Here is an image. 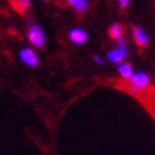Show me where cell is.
<instances>
[{
  "mask_svg": "<svg viewBox=\"0 0 155 155\" xmlns=\"http://www.w3.org/2000/svg\"><path fill=\"white\" fill-rule=\"evenodd\" d=\"M118 73H120V75L124 80H131V77L134 75L131 64H128V63H121L118 66Z\"/></svg>",
  "mask_w": 155,
  "mask_h": 155,
  "instance_id": "ba28073f",
  "label": "cell"
},
{
  "mask_svg": "<svg viewBox=\"0 0 155 155\" xmlns=\"http://www.w3.org/2000/svg\"><path fill=\"white\" fill-rule=\"evenodd\" d=\"M93 60H94L97 64H104V60L100 56H94V57H93Z\"/></svg>",
  "mask_w": 155,
  "mask_h": 155,
  "instance_id": "7c38bea8",
  "label": "cell"
},
{
  "mask_svg": "<svg viewBox=\"0 0 155 155\" xmlns=\"http://www.w3.org/2000/svg\"><path fill=\"white\" fill-rule=\"evenodd\" d=\"M19 56H20V60L23 61L24 64H27L30 67L38 66V57L31 48H23V50H20Z\"/></svg>",
  "mask_w": 155,
  "mask_h": 155,
  "instance_id": "7a4b0ae2",
  "label": "cell"
},
{
  "mask_svg": "<svg viewBox=\"0 0 155 155\" xmlns=\"http://www.w3.org/2000/svg\"><path fill=\"white\" fill-rule=\"evenodd\" d=\"M132 37H134V41L140 47H147L148 46V37H147V34L144 33V30L140 26H134L132 27Z\"/></svg>",
  "mask_w": 155,
  "mask_h": 155,
  "instance_id": "277c9868",
  "label": "cell"
},
{
  "mask_svg": "<svg viewBox=\"0 0 155 155\" xmlns=\"http://www.w3.org/2000/svg\"><path fill=\"white\" fill-rule=\"evenodd\" d=\"M130 84L140 90H145L150 85V77L145 73H135L130 80Z\"/></svg>",
  "mask_w": 155,
  "mask_h": 155,
  "instance_id": "3957f363",
  "label": "cell"
},
{
  "mask_svg": "<svg viewBox=\"0 0 155 155\" xmlns=\"http://www.w3.org/2000/svg\"><path fill=\"white\" fill-rule=\"evenodd\" d=\"M12 5H13L16 12L24 14L31 7V0H12Z\"/></svg>",
  "mask_w": 155,
  "mask_h": 155,
  "instance_id": "52a82bcc",
  "label": "cell"
},
{
  "mask_svg": "<svg viewBox=\"0 0 155 155\" xmlns=\"http://www.w3.org/2000/svg\"><path fill=\"white\" fill-rule=\"evenodd\" d=\"M108 36L113 38V40H118V38L122 37V27L121 24L118 23H114L110 26V28H108Z\"/></svg>",
  "mask_w": 155,
  "mask_h": 155,
  "instance_id": "30bf717a",
  "label": "cell"
},
{
  "mask_svg": "<svg viewBox=\"0 0 155 155\" xmlns=\"http://www.w3.org/2000/svg\"><path fill=\"white\" fill-rule=\"evenodd\" d=\"M87 38H88V36L83 28H73L70 31V40L74 44H84L87 41Z\"/></svg>",
  "mask_w": 155,
  "mask_h": 155,
  "instance_id": "5b68a950",
  "label": "cell"
},
{
  "mask_svg": "<svg viewBox=\"0 0 155 155\" xmlns=\"http://www.w3.org/2000/svg\"><path fill=\"white\" fill-rule=\"evenodd\" d=\"M127 56V50H124V48H114L111 51L107 54L108 60L111 61V63H121L124 58Z\"/></svg>",
  "mask_w": 155,
  "mask_h": 155,
  "instance_id": "8992f818",
  "label": "cell"
},
{
  "mask_svg": "<svg viewBox=\"0 0 155 155\" xmlns=\"http://www.w3.org/2000/svg\"><path fill=\"white\" fill-rule=\"evenodd\" d=\"M118 3H120V7H121V9H125V7L130 5V0H118Z\"/></svg>",
  "mask_w": 155,
  "mask_h": 155,
  "instance_id": "8fae6325",
  "label": "cell"
},
{
  "mask_svg": "<svg viewBox=\"0 0 155 155\" xmlns=\"http://www.w3.org/2000/svg\"><path fill=\"white\" fill-rule=\"evenodd\" d=\"M46 2H48V0H46Z\"/></svg>",
  "mask_w": 155,
  "mask_h": 155,
  "instance_id": "4fadbf2b",
  "label": "cell"
},
{
  "mask_svg": "<svg viewBox=\"0 0 155 155\" xmlns=\"http://www.w3.org/2000/svg\"><path fill=\"white\" fill-rule=\"evenodd\" d=\"M27 37H28V41L33 44L34 47L37 48H43L44 44H46V37H44V33L40 26L37 24H31L28 27V31H27Z\"/></svg>",
  "mask_w": 155,
  "mask_h": 155,
  "instance_id": "6da1fadb",
  "label": "cell"
},
{
  "mask_svg": "<svg viewBox=\"0 0 155 155\" xmlns=\"http://www.w3.org/2000/svg\"><path fill=\"white\" fill-rule=\"evenodd\" d=\"M67 3H70L71 7L78 13H83V12L88 9V2L87 0H67Z\"/></svg>",
  "mask_w": 155,
  "mask_h": 155,
  "instance_id": "9c48e42d",
  "label": "cell"
}]
</instances>
